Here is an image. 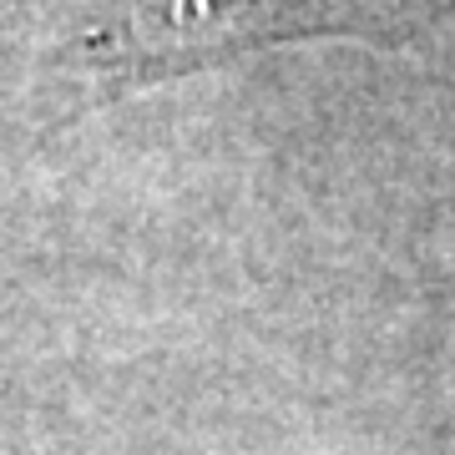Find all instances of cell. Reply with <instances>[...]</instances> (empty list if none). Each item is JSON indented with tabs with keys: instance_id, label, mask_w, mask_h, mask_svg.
<instances>
[{
	"instance_id": "obj_1",
	"label": "cell",
	"mask_w": 455,
	"mask_h": 455,
	"mask_svg": "<svg viewBox=\"0 0 455 455\" xmlns=\"http://www.w3.org/2000/svg\"><path fill=\"white\" fill-rule=\"evenodd\" d=\"M370 31V0H122L71 56L92 97H122L238 51Z\"/></svg>"
}]
</instances>
